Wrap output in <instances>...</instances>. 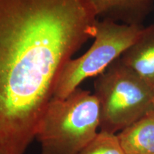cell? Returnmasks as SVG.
I'll use <instances>...</instances> for the list:
<instances>
[{
	"mask_svg": "<svg viewBox=\"0 0 154 154\" xmlns=\"http://www.w3.org/2000/svg\"><path fill=\"white\" fill-rule=\"evenodd\" d=\"M120 59L154 91V24L143 26Z\"/></svg>",
	"mask_w": 154,
	"mask_h": 154,
	"instance_id": "5",
	"label": "cell"
},
{
	"mask_svg": "<svg viewBox=\"0 0 154 154\" xmlns=\"http://www.w3.org/2000/svg\"><path fill=\"white\" fill-rule=\"evenodd\" d=\"M94 89L101 131L116 134L154 110V91L120 57L96 77Z\"/></svg>",
	"mask_w": 154,
	"mask_h": 154,
	"instance_id": "3",
	"label": "cell"
},
{
	"mask_svg": "<svg viewBox=\"0 0 154 154\" xmlns=\"http://www.w3.org/2000/svg\"><path fill=\"white\" fill-rule=\"evenodd\" d=\"M100 107L89 91L77 88L63 99L52 98L38 123L40 154H78L97 136Z\"/></svg>",
	"mask_w": 154,
	"mask_h": 154,
	"instance_id": "2",
	"label": "cell"
},
{
	"mask_svg": "<svg viewBox=\"0 0 154 154\" xmlns=\"http://www.w3.org/2000/svg\"><path fill=\"white\" fill-rule=\"evenodd\" d=\"M98 18L142 26L153 9L154 0H91Z\"/></svg>",
	"mask_w": 154,
	"mask_h": 154,
	"instance_id": "6",
	"label": "cell"
},
{
	"mask_svg": "<svg viewBox=\"0 0 154 154\" xmlns=\"http://www.w3.org/2000/svg\"><path fill=\"white\" fill-rule=\"evenodd\" d=\"M78 154H126L117 134L99 131L97 136Z\"/></svg>",
	"mask_w": 154,
	"mask_h": 154,
	"instance_id": "8",
	"label": "cell"
},
{
	"mask_svg": "<svg viewBox=\"0 0 154 154\" xmlns=\"http://www.w3.org/2000/svg\"><path fill=\"white\" fill-rule=\"evenodd\" d=\"M91 0H0V154H24L59 74L94 38Z\"/></svg>",
	"mask_w": 154,
	"mask_h": 154,
	"instance_id": "1",
	"label": "cell"
},
{
	"mask_svg": "<svg viewBox=\"0 0 154 154\" xmlns=\"http://www.w3.org/2000/svg\"><path fill=\"white\" fill-rule=\"evenodd\" d=\"M126 154H154V110L117 134Z\"/></svg>",
	"mask_w": 154,
	"mask_h": 154,
	"instance_id": "7",
	"label": "cell"
},
{
	"mask_svg": "<svg viewBox=\"0 0 154 154\" xmlns=\"http://www.w3.org/2000/svg\"><path fill=\"white\" fill-rule=\"evenodd\" d=\"M143 26H131L109 19L98 21L91 47L82 57L70 59L59 74L54 97L63 99L83 81L97 76L137 39Z\"/></svg>",
	"mask_w": 154,
	"mask_h": 154,
	"instance_id": "4",
	"label": "cell"
}]
</instances>
